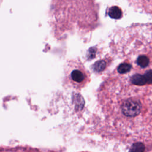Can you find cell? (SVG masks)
Returning <instances> with one entry per match:
<instances>
[{"label":"cell","instance_id":"3957f363","mask_svg":"<svg viewBox=\"0 0 152 152\" xmlns=\"http://www.w3.org/2000/svg\"><path fill=\"white\" fill-rule=\"evenodd\" d=\"M106 66V62L104 61H99L94 63L93 65V70L96 72L103 71Z\"/></svg>","mask_w":152,"mask_h":152},{"label":"cell","instance_id":"6da1fadb","mask_svg":"<svg viewBox=\"0 0 152 152\" xmlns=\"http://www.w3.org/2000/svg\"><path fill=\"white\" fill-rule=\"evenodd\" d=\"M71 80L75 84H82L85 81L86 75L85 72L80 68L74 69L70 73Z\"/></svg>","mask_w":152,"mask_h":152},{"label":"cell","instance_id":"7a4b0ae2","mask_svg":"<svg viewBox=\"0 0 152 152\" xmlns=\"http://www.w3.org/2000/svg\"><path fill=\"white\" fill-rule=\"evenodd\" d=\"M108 15L113 19H119L122 16L121 9L117 6H112L110 7L107 12Z\"/></svg>","mask_w":152,"mask_h":152}]
</instances>
